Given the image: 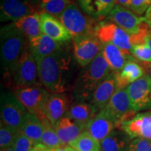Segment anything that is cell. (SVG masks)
Listing matches in <instances>:
<instances>
[{
  "label": "cell",
  "mask_w": 151,
  "mask_h": 151,
  "mask_svg": "<svg viewBox=\"0 0 151 151\" xmlns=\"http://www.w3.org/2000/svg\"><path fill=\"white\" fill-rule=\"evenodd\" d=\"M41 32L61 44L72 40L73 36L68 32L56 17L45 12H40Z\"/></svg>",
  "instance_id": "obj_14"
},
{
  "label": "cell",
  "mask_w": 151,
  "mask_h": 151,
  "mask_svg": "<svg viewBox=\"0 0 151 151\" xmlns=\"http://www.w3.org/2000/svg\"><path fill=\"white\" fill-rule=\"evenodd\" d=\"M41 121L43 126V133L41 143L47 149H57L63 147L53 125L50 123L47 117L41 119Z\"/></svg>",
  "instance_id": "obj_28"
},
{
  "label": "cell",
  "mask_w": 151,
  "mask_h": 151,
  "mask_svg": "<svg viewBox=\"0 0 151 151\" xmlns=\"http://www.w3.org/2000/svg\"><path fill=\"white\" fill-rule=\"evenodd\" d=\"M57 151H69L67 149V147H61V148H57Z\"/></svg>",
  "instance_id": "obj_41"
},
{
  "label": "cell",
  "mask_w": 151,
  "mask_h": 151,
  "mask_svg": "<svg viewBox=\"0 0 151 151\" xmlns=\"http://www.w3.org/2000/svg\"><path fill=\"white\" fill-rule=\"evenodd\" d=\"M129 151H151V140L143 138L132 139Z\"/></svg>",
  "instance_id": "obj_34"
},
{
  "label": "cell",
  "mask_w": 151,
  "mask_h": 151,
  "mask_svg": "<svg viewBox=\"0 0 151 151\" xmlns=\"http://www.w3.org/2000/svg\"><path fill=\"white\" fill-rule=\"evenodd\" d=\"M115 73L117 81V90L127 88L130 84L146 74L142 65L137 62L134 58L129 60L120 72Z\"/></svg>",
  "instance_id": "obj_23"
},
{
  "label": "cell",
  "mask_w": 151,
  "mask_h": 151,
  "mask_svg": "<svg viewBox=\"0 0 151 151\" xmlns=\"http://www.w3.org/2000/svg\"><path fill=\"white\" fill-rule=\"evenodd\" d=\"M72 46L73 58L83 68L93 61L102 50V43L94 34L73 37Z\"/></svg>",
  "instance_id": "obj_9"
},
{
  "label": "cell",
  "mask_w": 151,
  "mask_h": 151,
  "mask_svg": "<svg viewBox=\"0 0 151 151\" xmlns=\"http://www.w3.org/2000/svg\"><path fill=\"white\" fill-rule=\"evenodd\" d=\"M118 128L132 139L143 138L151 140V111L137 113L131 120L120 123Z\"/></svg>",
  "instance_id": "obj_13"
},
{
  "label": "cell",
  "mask_w": 151,
  "mask_h": 151,
  "mask_svg": "<svg viewBox=\"0 0 151 151\" xmlns=\"http://www.w3.org/2000/svg\"><path fill=\"white\" fill-rule=\"evenodd\" d=\"M143 18H144L145 22H146L149 27L151 28V6L148 9H147L146 13H145V16Z\"/></svg>",
  "instance_id": "obj_36"
},
{
  "label": "cell",
  "mask_w": 151,
  "mask_h": 151,
  "mask_svg": "<svg viewBox=\"0 0 151 151\" xmlns=\"http://www.w3.org/2000/svg\"><path fill=\"white\" fill-rule=\"evenodd\" d=\"M28 41L29 48L37 62L63 48L60 43L43 34Z\"/></svg>",
  "instance_id": "obj_21"
},
{
  "label": "cell",
  "mask_w": 151,
  "mask_h": 151,
  "mask_svg": "<svg viewBox=\"0 0 151 151\" xmlns=\"http://www.w3.org/2000/svg\"><path fill=\"white\" fill-rule=\"evenodd\" d=\"M150 6L151 0H132L129 9L140 16L146 13Z\"/></svg>",
  "instance_id": "obj_35"
},
{
  "label": "cell",
  "mask_w": 151,
  "mask_h": 151,
  "mask_svg": "<svg viewBox=\"0 0 151 151\" xmlns=\"http://www.w3.org/2000/svg\"><path fill=\"white\" fill-rule=\"evenodd\" d=\"M111 72L101 52L93 61L83 68L77 76L73 86V100L90 101L94 90Z\"/></svg>",
  "instance_id": "obj_3"
},
{
  "label": "cell",
  "mask_w": 151,
  "mask_h": 151,
  "mask_svg": "<svg viewBox=\"0 0 151 151\" xmlns=\"http://www.w3.org/2000/svg\"><path fill=\"white\" fill-rule=\"evenodd\" d=\"M21 132L35 144L41 143L43 133V126L40 119L35 115L28 112Z\"/></svg>",
  "instance_id": "obj_27"
},
{
  "label": "cell",
  "mask_w": 151,
  "mask_h": 151,
  "mask_svg": "<svg viewBox=\"0 0 151 151\" xmlns=\"http://www.w3.org/2000/svg\"><path fill=\"white\" fill-rule=\"evenodd\" d=\"M70 98L65 93H50L44 107V113L52 125L67 115L71 106Z\"/></svg>",
  "instance_id": "obj_15"
},
{
  "label": "cell",
  "mask_w": 151,
  "mask_h": 151,
  "mask_svg": "<svg viewBox=\"0 0 151 151\" xmlns=\"http://www.w3.org/2000/svg\"><path fill=\"white\" fill-rule=\"evenodd\" d=\"M35 143L20 131L17 136L13 148L16 151H30L35 146Z\"/></svg>",
  "instance_id": "obj_33"
},
{
  "label": "cell",
  "mask_w": 151,
  "mask_h": 151,
  "mask_svg": "<svg viewBox=\"0 0 151 151\" xmlns=\"http://www.w3.org/2000/svg\"><path fill=\"white\" fill-rule=\"evenodd\" d=\"M150 31L151 28L148 27L139 34L132 35L113 22L106 20L97 24L94 35L102 43H113L122 50L130 51L133 46L146 43V39Z\"/></svg>",
  "instance_id": "obj_4"
},
{
  "label": "cell",
  "mask_w": 151,
  "mask_h": 151,
  "mask_svg": "<svg viewBox=\"0 0 151 151\" xmlns=\"http://www.w3.org/2000/svg\"><path fill=\"white\" fill-rule=\"evenodd\" d=\"M13 23L20 32L24 34L28 40L39 37L42 34L41 27L40 13L37 11Z\"/></svg>",
  "instance_id": "obj_26"
},
{
  "label": "cell",
  "mask_w": 151,
  "mask_h": 151,
  "mask_svg": "<svg viewBox=\"0 0 151 151\" xmlns=\"http://www.w3.org/2000/svg\"><path fill=\"white\" fill-rule=\"evenodd\" d=\"M20 131L14 129L1 121L0 125V148L1 150L12 147Z\"/></svg>",
  "instance_id": "obj_31"
},
{
  "label": "cell",
  "mask_w": 151,
  "mask_h": 151,
  "mask_svg": "<svg viewBox=\"0 0 151 151\" xmlns=\"http://www.w3.org/2000/svg\"><path fill=\"white\" fill-rule=\"evenodd\" d=\"M46 151H57V149H48Z\"/></svg>",
  "instance_id": "obj_44"
},
{
  "label": "cell",
  "mask_w": 151,
  "mask_h": 151,
  "mask_svg": "<svg viewBox=\"0 0 151 151\" xmlns=\"http://www.w3.org/2000/svg\"><path fill=\"white\" fill-rule=\"evenodd\" d=\"M101 52L111 70L114 73L120 72L129 60L134 59L130 51L122 50L111 43H102Z\"/></svg>",
  "instance_id": "obj_19"
},
{
  "label": "cell",
  "mask_w": 151,
  "mask_h": 151,
  "mask_svg": "<svg viewBox=\"0 0 151 151\" xmlns=\"http://www.w3.org/2000/svg\"><path fill=\"white\" fill-rule=\"evenodd\" d=\"M67 149L69 151H78V150H76V149L71 148V146H67Z\"/></svg>",
  "instance_id": "obj_43"
},
{
  "label": "cell",
  "mask_w": 151,
  "mask_h": 151,
  "mask_svg": "<svg viewBox=\"0 0 151 151\" xmlns=\"http://www.w3.org/2000/svg\"><path fill=\"white\" fill-rule=\"evenodd\" d=\"M104 109L116 121L117 128L120 123L131 120L137 115V111L132 105L127 88L117 90Z\"/></svg>",
  "instance_id": "obj_11"
},
{
  "label": "cell",
  "mask_w": 151,
  "mask_h": 151,
  "mask_svg": "<svg viewBox=\"0 0 151 151\" xmlns=\"http://www.w3.org/2000/svg\"><path fill=\"white\" fill-rule=\"evenodd\" d=\"M35 12L32 6L27 1L22 0H1L0 19L1 22H16Z\"/></svg>",
  "instance_id": "obj_16"
},
{
  "label": "cell",
  "mask_w": 151,
  "mask_h": 151,
  "mask_svg": "<svg viewBox=\"0 0 151 151\" xmlns=\"http://www.w3.org/2000/svg\"><path fill=\"white\" fill-rule=\"evenodd\" d=\"M37 85L42 84L39 79L37 62L29 48L28 41L15 69L12 86L21 88Z\"/></svg>",
  "instance_id": "obj_5"
},
{
  "label": "cell",
  "mask_w": 151,
  "mask_h": 151,
  "mask_svg": "<svg viewBox=\"0 0 151 151\" xmlns=\"http://www.w3.org/2000/svg\"><path fill=\"white\" fill-rule=\"evenodd\" d=\"M132 140L122 130H113L100 142V151H129Z\"/></svg>",
  "instance_id": "obj_25"
},
{
  "label": "cell",
  "mask_w": 151,
  "mask_h": 151,
  "mask_svg": "<svg viewBox=\"0 0 151 151\" xmlns=\"http://www.w3.org/2000/svg\"><path fill=\"white\" fill-rule=\"evenodd\" d=\"M0 109L1 121L18 131H21L28 111L12 92L1 91Z\"/></svg>",
  "instance_id": "obj_8"
},
{
  "label": "cell",
  "mask_w": 151,
  "mask_h": 151,
  "mask_svg": "<svg viewBox=\"0 0 151 151\" xmlns=\"http://www.w3.org/2000/svg\"><path fill=\"white\" fill-rule=\"evenodd\" d=\"M127 93L134 110L141 111L151 109V78L143 76L127 88Z\"/></svg>",
  "instance_id": "obj_12"
},
{
  "label": "cell",
  "mask_w": 151,
  "mask_h": 151,
  "mask_svg": "<svg viewBox=\"0 0 151 151\" xmlns=\"http://www.w3.org/2000/svg\"><path fill=\"white\" fill-rule=\"evenodd\" d=\"M69 146L78 151H100V142L84 130L79 137L70 143Z\"/></svg>",
  "instance_id": "obj_29"
},
{
  "label": "cell",
  "mask_w": 151,
  "mask_h": 151,
  "mask_svg": "<svg viewBox=\"0 0 151 151\" xmlns=\"http://www.w3.org/2000/svg\"><path fill=\"white\" fill-rule=\"evenodd\" d=\"M1 151H16V150H14L13 147H9V148L2 149V150H1Z\"/></svg>",
  "instance_id": "obj_42"
},
{
  "label": "cell",
  "mask_w": 151,
  "mask_h": 151,
  "mask_svg": "<svg viewBox=\"0 0 151 151\" xmlns=\"http://www.w3.org/2000/svg\"><path fill=\"white\" fill-rule=\"evenodd\" d=\"M53 127L61 141L62 146L70 144L85 130L84 126L74 121L67 115L58 120Z\"/></svg>",
  "instance_id": "obj_20"
},
{
  "label": "cell",
  "mask_w": 151,
  "mask_h": 151,
  "mask_svg": "<svg viewBox=\"0 0 151 151\" xmlns=\"http://www.w3.org/2000/svg\"><path fill=\"white\" fill-rule=\"evenodd\" d=\"M71 4V0H41L39 7L42 12L47 13L58 18Z\"/></svg>",
  "instance_id": "obj_30"
},
{
  "label": "cell",
  "mask_w": 151,
  "mask_h": 151,
  "mask_svg": "<svg viewBox=\"0 0 151 151\" xmlns=\"http://www.w3.org/2000/svg\"><path fill=\"white\" fill-rule=\"evenodd\" d=\"M47 149L41 143H37L35 145V146L33 147V148L30 151H46Z\"/></svg>",
  "instance_id": "obj_38"
},
{
  "label": "cell",
  "mask_w": 151,
  "mask_h": 151,
  "mask_svg": "<svg viewBox=\"0 0 151 151\" xmlns=\"http://www.w3.org/2000/svg\"><path fill=\"white\" fill-rule=\"evenodd\" d=\"M116 90V73L111 72L94 90L90 101L98 113L106 106Z\"/></svg>",
  "instance_id": "obj_18"
},
{
  "label": "cell",
  "mask_w": 151,
  "mask_h": 151,
  "mask_svg": "<svg viewBox=\"0 0 151 151\" xmlns=\"http://www.w3.org/2000/svg\"><path fill=\"white\" fill-rule=\"evenodd\" d=\"M12 92L28 112L40 120L46 118L44 107L50 93L42 85L14 88Z\"/></svg>",
  "instance_id": "obj_6"
},
{
  "label": "cell",
  "mask_w": 151,
  "mask_h": 151,
  "mask_svg": "<svg viewBox=\"0 0 151 151\" xmlns=\"http://www.w3.org/2000/svg\"><path fill=\"white\" fill-rule=\"evenodd\" d=\"M74 61L73 56L64 48L43 58L37 62L41 83L50 93H65L72 80Z\"/></svg>",
  "instance_id": "obj_1"
},
{
  "label": "cell",
  "mask_w": 151,
  "mask_h": 151,
  "mask_svg": "<svg viewBox=\"0 0 151 151\" xmlns=\"http://www.w3.org/2000/svg\"><path fill=\"white\" fill-rule=\"evenodd\" d=\"M81 10L94 20L106 18L113 7L116 0H78Z\"/></svg>",
  "instance_id": "obj_22"
},
{
  "label": "cell",
  "mask_w": 151,
  "mask_h": 151,
  "mask_svg": "<svg viewBox=\"0 0 151 151\" xmlns=\"http://www.w3.org/2000/svg\"><path fill=\"white\" fill-rule=\"evenodd\" d=\"M146 43L148 45V46L150 47V48L151 49V31L150 32V33L148 34V36H147L146 39Z\"/></svg>",
  "instance_id": "obj_40"
},
{
  "label": "cell",
  "mask_w": 151,
  "mask_h": 151,
  "mask_svg": "<svg viewBox=\"0 0 151 151\" xmlns=\"http://www.w3.org/2000/svg\"><path fill=\"white\" fill-rule=\"evenodd\" d=\"M106 20L113 22L132 35L139 34L149 27L143 17L138 16L130 9L118 4L115 5Z\"/></svg>",
  "instance_id": "obj_10"
},
{
  "label": "cell",
  "mask_w": 151,
  "mask_h": 151,
  "mask_svg": "<svg viewBox=\"0 0 151 151\" xmlns=\"http://www.w3.org/2000/svg\"><path fill=\"white\" fill-rule=\"evenodd\" d=\"M27 43V38L13 22L1 27L0 31L1 71L4 83L8 86H12L15 69Z\"/></svg>",
  "instance_id": "obj_2"
},
{
  "label": "cell",
  "mask_w": 151,
  "mask_h": 151,
  "mask_svg": "<svg viewBox=\"0 0 151 151\" xmlns=\"http://www.w3.org/2000/svg\"><path fill=\"white\" fill-rule=\"evenodd\" d=\"M58 19L73 37L94 34L96 25L91 17L84 14L83 11L75 4L71 3L60 15Z\"/></svg>",
  "instance_id": "obj_7"
},
{
  "label": "cell",
  "mask_w": 151,
  "mask_h": 151,
  "mask_svg": "<svg viewBox=\"0 0 151 151\" xmlns=\"http://www.w3.org/2000/svg\"><path fill=\"white\" fill-rule=\"evenodd\" d=\"M116 127L117 128L116 121L103 109L90 120L85 127V130L96 140L101 142Z\"/></svg>",
  "instance_id": "obj_17"
},
{
  "label": "cell",
  "mask_w": 151,
  "mask_h": 151,
  "mask_svg": "<svg viewBox=\"0 0 151 151\" xmlns=\"http://www.w3.org/2000/svg\"><path fill=\"white\" fill-rule=\"evenodd\" d=\"M22 1H27L28 0H22Z\"/></svg>",
  "instance_id": "obj_45"
},
{
  "label": "cell",
  "mask_w": 151,
  "mask_h": 151,
  "mask_svg": "<svg viewBox=\"0 0 151 151\" xmlns=\"http://www.w3.org/2000/svg\"><path fill=\"white\" fill-rule=\"evenodd\" d=\"M141 65H142L143 69H144L146 74L149 76L151 78V63H150V64H141Z\"/></svg>",
  "instance_id": "obj_39"
},
{
  "label": "cell",
  "mask_w": 151,
  "mask_h": 151,
  "mask_svg": "<svg viewBox=\"0 0 151 151\" xmlns=\"http://www.w3.org/2000/svg\"><path fill=\"white\" fill-rule=\"evenodd\" d=\"M131 1L132 0H116V4L122 6L124 8L129 9Z\"/></svg>",
  "instance_id": "obj_37"
},
{
  "label": "cell",
  "mask_w": 151,
  "mask_h": 151,
  "mask_svg": "<svg viewBox=\"0 0 151 151\" xmlns=\"http://www.w3.org/2000/svg\"><path fill=\"white\" fill-rule=\"evenodd\" d=\"M132 55L141 64L151 63V49L146 43L135 45L130 50Z\"/></svg>",
  "instance_id": "obj_32"
},
{
  "label": "cell",
  "mask_w": 151,
  "mask_h": 151,
  "mask_svg": "<svg viewBox=\"0 0 151 151\" xmlns=\"http://www.w3.org/2000/svg\"><path fill=\"white\" fill-rule=\"evenodd\" d=\"M98 113L90 101L73 100L71 104L67 116L81 125L86 126Z\"/></svg>",
  "instance_id": "obj_24"
}]
</instances>
